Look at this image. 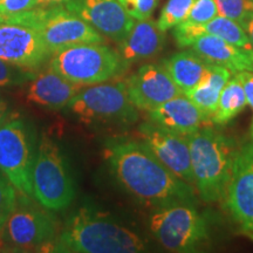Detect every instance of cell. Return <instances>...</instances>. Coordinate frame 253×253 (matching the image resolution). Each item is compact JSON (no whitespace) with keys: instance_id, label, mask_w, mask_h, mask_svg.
Instances as JSON below:
<instances>
[{"instance_id":"6da1fadb","label":"cell","mask_w":253,"mask_h":253,"mask_svg":"<svg viewBox=\"0 0 253 253\" xmlns=\"http://www.w3.org/2000/svg\"><path fill=\"white\" fill-rule=\"evenodd\" d=\"M104 160L119 184L145 207L196 203V190L173 175L141 142H110Z\"/></svg>"},{"instance_id":"7a4b0ae2","label":"cell","mask_w":253,"mask_h":253,"mask_svg":"<svg viewBox=\"0 0 253 253\" xmlns=\"http://www.w3.org/2000/svg\"><path fill=\"white\" fill-rule=\"evenodd\" d=\"M55 253H137L148 251L144 238L88 208L79 209L46 246Z\"/></svg>"},{"instance_id":"3957f363","label":"cell","mask_w":253,"mask_h":253,"mask_svg":"<svg viewBox=\"0 0 253 253\" xmlns=\"http://www.w3.org/2000/svg\"><path fill=\"white\" fill-rule=\"evenodd\" d=\"M188 137L196 192L205 203L223 202L239 145L209 126Z\"/></svg>"},{"instance_id":"277c9868","label":"cell","mask_w":253,"mask_h":253,"mask_svg":"<svg viewBox=\"0 0 253 253\" xmlns=\"http://www.w3.org/2000/svg\"><path fill=\"white\" fill-rule=\"evenodd\" d=\"M6 23L32 28L52 54L82 43H104L106 38L65 5L36 7L6 17Z\"/></svg>"},{"instance_id":"5b68a950","label":"cell","mask_w":253,"mask_h":253,"mask_svg":"<svg viewBox=\"0 0 253 253\" xmlns=\"http://www.w3.org/2000/svg\"><path fill=\"white\" fill-rule=\"evenodd\" d=\"M48 66L84 87L118 79L129 68L118 50L106 43H82L61 49L52 54Z\"/></svg>"},{"instance_id":"8992f818","label":"cell","mask_w":253,"mask_h":253,"mask_svg":"<svg viewBox=\"0 0 253 253\" xmlns=\"http://www.w3.org/2000/svg\"><path fill=\"white\" fill-rule=\"evenodd\" d=\"M66 110L75 120L87 125L130 126L138 120V109L129 99L125 81L84 86Z\"/></svg>"},{"instance_id":"52a82bcc","label":"cell","mask_w":253,"mask_h":253,"mask_svg":"<svg viewBox=\"0 0 253 253\" xmlns=\"http://www.w3.org/2000/svg\"><path fill=\"white\" fill-rule=\"evenodd\" d=\"M149 231L164 250L173 253L196 252L209 238L207 219L195 203L182 202L153 209Z\"/></svg>"},{"instance_id":"ba28073f","label":"cell","mask_w":253,"mask_h":253,"mask_svg":"<svg viewBox=\"0 0 253 253\" xmlns=\"http://www.w3.org/2000/svg\"><path fill=\"white\" fill-rule=\"evenodd\" d=\"M32 190L38 203L49 211H61L75 197L74 179L59 145L42 136L32 170Z\"/></svg>"},{"instance_id":"9c48e42d","label":"cell","mask_w":253,"mask_h":253,"mask_svg":"<svg viewBox=\"0 0 253 253\" xmlns=\"http://www.w3.org/2000/svg\"><path fill=\"white\" fill-rule=\"evenodd\" d=\"M36 132L24 119L0 123V171L20 195L33 196L32 170L36 160Z\"/></svg>"},{"instance_id":"30bf717a","label":"cell","mask_w":253,"mask_h":253,"mask_svg":"<svg viewBox=\"0 0 253 253\" xmlns=\"http://www.w3.org/2000/svg\"><path fill=\"white\" fill-rule=\"evenodd\" d=\"M27 197L21 195L2 227L1 238L6 249L14 251L45 250L58 235V221L52 211L41 204L32 203Z\"/></svg>"},{"instance_id":"8fae6325","label":"cell","mask_w":253,"mask_h":253,"mask_svg":"<svg viewBox=\"0 0 253 253\" xmlns=\"http://www.w3.org/2000/svg\"><path fill=\"white\" fill-rule=\"evenodd\" d=\"M137 136L138 142L145 145L173 175L195 189L188 136L158 126L149 120L138 126Z\"/></svg>"},{"instance_id":"7c38bea8","label":"cell","mask_w":253,"mask_h":253,"mask_svg":"<svg viewBox=\"0 0 253 253\" xmlns=\"http://www.w3.org/2000/svg\"><path fill=\"white\" fill-rule=\"evenodd\" d=\"M223 203L233 220L253 233V141L237 150Z\"/></svg>"},{"instance_id":"4fadbf2b","label":"cell","mask_w":253,"mask_h":253,"mask_svg":"<svg viewBox=\"0 0 253 253\" xmlns=\"http://www.w3.org/2000/svg\"><path fill=\"white\" fill-rule=\"evenodd\" d=\"M125 84L132 104L147 113L183 94L162 63H145L141 66L125 80Z\"/></svg>"},{"instance_id":"5bb4252c","label":"cell","mask_w":253,"mask_h":253,"mask_svg":"<svg viewBox=\"0 0 253 253\" xmlns=\"http://www.w3.org/2000/svg\"><path fill=\"white\" fill-rule=\"evenodd\" d=\"M65 7L116 43L128 36L135 24L119 0H69Z\"/></svg>"},{"instance_id":"9a60e30c","label":"cell","mask_w":253,"mask_h":253,"mask_svg":"<svg viewBox=\"0 0 253 253\" xmlns=\"http://www.w3.org/2000/svg\"><path fill=\"white\" fill-rule=\"evenodd\" d=\"M52 53L32 28L15 24H0V59L20 67L40 68Z\"/></svg>"},{"instance_id":"2e32d148","label":"cell","mask_w":253,"mask_h":253,"mask_svg":"<svg viewBox=\"0 0 253 253\" xmlns=\"http://www.w3.org/2000/svg\"><path fill=\"white\" fill-rule=\"evenodd\" d=\"M84 86L74 84L49 67L30 80L26 101L34 106L50 110H61Z\"/></svg>"},{"instance_id":"e0dca14e","label":"cell","mask_w":253,"mask_h":253,"mask_svg":"<svg viewBox=\"0 0 253 253\" xmlns=\"http://www.w3.org/2000/svg\"><path fill=\"white\" fill-rule=\"evenodd\" d=\"M148 120L181 135L189 136L207 126L211 118L182 94L148 112Z\"/></svg>"},{"instance_id":"ac0fdd59","label":"cell","mask_w":253,"mask_h":253,"mask_svg":"<svg viewBox=\"0 0 253 253\" xmlns=\"http://www.w3.org/2000/svg\"><path fill=\"white\" fill-rule=\"evenodd\" d=\"M166 45V32L160 30L157 21L153 19L135 20L131 27L121 42L118 43V53L126 66H130L144 60L153 59Z\"/></svg>"},{"instance_id":"d6986e66","label":"cell","mask_w":253,"mask_h":253,"mask_svg":"<svg viewBox=\"0 0 253 253\" xmlns=\"http://www.w3.org/2000/svg\"><path fill=\"white\" fill-rule=\"evenodd\" d=\"M189 47L213 65L225 67L232 73L253 72V54L211 34H202Z\"/></svg>"},{"instance_id":"ffe728a7","label":"cell","mask_w":253,"mask_h":253,"mask_svg":"<svg viewBox=\"0 0 253 253\" xmlns=\"http://www.w3.org/2000/svg\"><path fill=\"white\" fill-rule=\"evenodd\" d=\"M202 34H211L221 38L227 42L253 54L252 46L242 25L223 15H217L212 20L203 25L190 26L179 24L172 28V36L175 38L177 46L181 48L189 47L190 42Z\"/></svg>"},{"instance_id":"44dd1931","label":"cell","mask_w":253,"mask_h":253,"mask_svg":"<svg viewBox=\"0 0 253 253\" xmlns=\"http://www.w3.org/2000/svg\"><path fill=\"white\" fill-rule=\"evenodd\" d=\"M162 65L184 94L204 80L211 63L190 48L163 60Z\"/></svg>"},{"instance_id":"7402d4cb","label":"cell","mask_w":253,"mask_h":253,"mask_svg":"<svg viewBox=\"0 0 253 253\" xmlns=\"http://www.w3.org/2000/svg\"><path fill=\"white\" fill-rule=\"evenodd\" d=\"M232 73L225 67L211 63L207 77L201 84L184 95L211 118L217 108L218 100L225 84L232 77Z\"/></svg>"},{"instance_id":"603a6c76","label":"cell","mask_w":253,"mask_h":253,"mask_svg":"<svg viewBox=\"0 0 253 253\" xmlns=\"http://www.w3.org/2000/svg\"><path fill=\"white\" fill-rule=\"evenodd\" d=\"M248 106L246 94L238 75L233 74L221 90L217 108L211 116L216 126L227 125Z\"/></svg>"},{"instance_id":"cb8c5ba5","label":"cell","mask_w":253,"mask_h":253,"mask_svg":"<svg viewBox=\"0 0 253 253\" xmlns=\"http://www.w3.org/2000/svg\"><path fill=\"white\" fill-rule=\"evenodd\" d=\"M195 2L196 0H168L157 20L160 30L167 32L182 24Z\"/></svg>"},{"instance_id":"d4e9b609","label":"cell","mask_w":253,"mask_h":253,"mask_svg":"<svg viewBox=\"0 0 253 253\" xmlns=\"http://www.w3.org/2000/svg\"><path fill=\"white\" fill-rule=\"evenodd\" d=\"M218 13L242 25L253 12V0H214Z\"/></svg>"},{"instance_id":"484cf974","label":"cell","mask_w":253,"mask_h":253,"mask_svg":"<svg viewBox=\"0 0 253 253\" xmlns=\"http://www.w3.org/2000/svg\"><path fill=\"white\" fill-rule=\"evenodd\" d=\"M32 69L20 67L0 59V87L20 86L34 78Z\"/></svg>"},{"instance_id":"4316f807","label":"cell","mask_w":253,"mask_h":253,"mask_svg":"<svg viewBox=\"0 0 253 253\" xmlns=\"http://www.w3.org/2000/svg\"><path fill=\"white\" fill-rule=\"evenodd\" d=\"M218 13V7L214 0H196L188 17L182 24L195 26V25H203L216 18Z\"/></svg>"},{"instance_id":"83f0119b","label":"cell","mask_w":253,"mask_h":253,"mask_svg":"<svg viewBox=\"0 0 253 253\" xmlns=\"http://www.w3.org/2000/svg\"><path fill=\"white\" fill-rule=\"evenodd\" d=\"M15 191L17 189L13 184L5 176H0V233L9 214L17 205L18 196Z\"/></svg>"},{"instance_id":"f1b7e54d","label":"cell","mask_w":253,"mask_h":253,"mask_svg":"<svg viewBox=\"0 0 253 253\" xmlns=\"http://www.w3.org/2000/svg\"><path fill=\"white\" fill-rule=\"evenodd\" d=\"M126 13L135 20H144L151 18L157 8L160 0H119Z\"/></svg>"},{"instance_id":"f546056e","label":"cell","mask_w":253,"mask_h":253,"mask_svg":"<svg viewBox=\"0 0 253 253\" xmlns=\"http://www.w3.org/2000/svg\"><path fill=\"white\" fill-rule=\"evenodd\" d=\"M38 7V0H0V12L8 15L19 14Z\"/></svg>"},{"instance_id":"4dcf8cb0","label":"cell","mask_w":253,"mask_h":253,"mask_svg":"<svg viewBox=\"0 0 253 253\" xmlns=\"http://www.w3.org/2000/svg\"><path fill=\"white\" fill-rule=\"evenodd\" d=\"M242 81L243 87H244L246 100H248V106L251 108L253 113V72H240L236 73ZM250 136L253 141V118L251 122V128H250Z\"/></svg>"},{"instance_id":"1f68e13d","label":"cell","mask_w":253,"mask_h":253,"mask_svg":"<svg viewBox=\"0 0 253 253\" xmlns=\"http://www.w3.org/2000/svg\"><path fill=\"white\" fill-rule=\"evenodd\" d=\"M242 26L244 28L246 36H248L250 43H251L252 49H253V12L249 15L248 18H246V20L242 24Z\"/></svg>"},{"instance_id":"d6a6232c","label":"cell","mask_w":253,"mask_h":253,"mask_svg":"<svg viewBox=\"0 0 253 253\" xmlns=\"http://www.w3.org/2000/svg\"><path fill=\"white\" fill-rule=\"evenodd\" d=\"M69 0H38V7H49V6L65 5Z\"/></svg>"},{"instance_id":"836d02e7","label":"cell","mask_w":253,"mask_h":253,"mask_svg":"<svg viewBox=\"0 0 253 253\" xmlns=\"http://www.w3.org/2000/svg\"><path fill=\"white\" fill-rule=\"evenodd\" d=\"M6 112H7V106H6L4 102H1V101H0V123L5 121Z\"/></svg>"},{"instance_id":"e575fe53","label":"cell","mask_w":253,"mask_h":253,"mask_svg":"<svg viewBox=\"0 0 253 253\" xmlns=\"http://www.w3.org/2000/svg\"><path fill=\"white\" fill-rule=\"evenodd\" d=\"M6 23V15H4L0 12V24H4Z\"/></svg>"},{"instance_id":"d590c367","label":"cell","mask_w":253,"mask_h":253,"mask_svg":"<svg viewBox=\"0 0 253 253\" xmlns=\"http://www.w3.org/2000/svg\"><path fill=\"white\" fill-rule=\"evenodd\" d=\"M1 249H5V246H4V242H2V238H1V233H0V250Z\"/></svg>"}]
</instances>
